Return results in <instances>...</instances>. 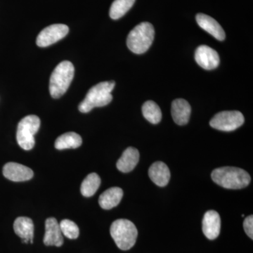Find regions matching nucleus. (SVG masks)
Wrapping results in <instances>:
<instances>
[{"mask_svg":"<svg viewBox=\"0 0 253 253\" xmlns=\"http://www.w3.org/2000/svg\"><path fill=\"white\" fill-rule=\"evenodd\" d=\"M212 180L225 189H240L249 186L251 176L241 168L223 167L212 171Z\"/></svg>","mask_w":253,"mask_h":253,"instance_id":"obj_1","label":"nucleus"},{"mask_svg":"<svg viewBox=\"0 0 253 253\" xmlns=\"http://www.w3.org/2000/svg\"><path fill=\"white\" fill-rule=\"evenodd\" d=\"M115 85L114 81H106L92 86L80 104L79 111L83 113H89L94 108L103 107L110 104L113 99L111 91Z\"/></svg>","mask_w":253,"mask_h":253,"instance_id":"obj_2","label":"nucleus"},{"mask_svg":"<svg viewBox=\"0 0 253 253\" xmlns=\"http://www.w3.org/2000/svg\"><path fill=\"white\" fill-rule=\"evenodd\" d=\"M74 74V66L70 61H63L55 68L49 81L50 94L54 99H59L66 92Z\"/></svg>","mask_w":253,"mask_h":253,"instance_id":"obj_3","label":"nucleus"},{"mask_svg":"<svg viewBox=\"0 0 253 253\" xmlns=\"http://www.w3.org/2000/svg\"><path fill=\"white\" fill-rule=\"evenodd\" d=\"M154 26L149 22H142L130 31L126 38V44L131 51L136 54H144L154 42Z\"/></svg>","mask_w":253,"mask_h":253,"instance_id":"obj_4","label":"nucleus"},{"mask_svg":"<svg viewBox=\"0 0 253 253\" xmlns=\"http://www.w3.org/2000/svg\"><path fill=\"white\" fill-rule=\"evenodd\" d=\"M110 233L118 247L122 251L131 249L135 244L138 236L135 225L126 219L113 221Z\"/></svg>","mask_w":253,"mask_h":253,"instance_id":"obj_5","label":"nucleus"},{"mask_svg":"<svg viewBox=\"0 0 253 253\" xmlns=\"http://www.w3.org/2000/svg\"><path fill=\"white\" fill-rule=\"evenodd\" d=\"M41 120L35 115L23 118L18 125L16 139L18 145L26 151H30L34 147L35 134L39 130Z\"/></svg>","mask_w":253,"mask_h":253,"instance_id":"obj_6","label":"nucleus"},{"mask_svg":"<svg viewBox=\"0 0 253 253\" xmlns=\"http://www.w3.org/2000/svg\"><path fill=\"white\" fill-rule=\"evenodd\" d=\"M244 115L237 111H221L216 114L210 122V126L218 130H236L244 123Z\"/></svg>","mask_w":253,"mask_h":253,"instance_id":"obj_7","label":"nucleus"},{"mask_svg":"<svg viewBox=\"0 0 253 253\" xmlns=\"http://www.w3.org/2000/svg\"><path fill=\"white\" fill-rule=\"evenodd\" d=\"M69 28L66 25L54 24L42 30L37 38L36 43L41 47L51 45L67 36Z\"/></svg>","mask_w":253,"mask_h":253,"instance_id":"obj_8","label":"nucleus"},{"mask_svg":"<svg viewBox=\"0 0 253 253\" xmlns=\"http://www.w3.org/2000/svg\"><path fill=\"white\" fill-rule=\"evenodd\" d=\"M195 59L201 67L206 70L214 69L220 61L217 51L206 45L200 46L196 49Z\"/></svg>","mask_w":253,"mask_h":253,"instance_id":"obj_9","label":"nucleus"},{"mask_svg":"<svg viewBox=\"0 0 253 253\" xmlns=\"http://www.w3.org/2000/svg\"><path fill=\"white\" fill-rule=\"evenodd\" d=\"M3 174L6 179L16 182L30 180L34 175L31 168L16 163H8L3 168Z\"/></svg>","mask_w":253,"mask_h":253,"instance_id":"obj_10","label":"nucleus"},{"mask_svg":"<svg viewBox=\"0 0 253 253\" xmlns=\"http://www.w3.org/2000/svg\"><path fill=\"white\" fill-rule=\"evenodd\" d=\"M203 232L210 240L217 239L220 234L221 219L217 212L209 211L204 214L203 219Z\"/></svg>","mask_w":253,"mask_h":253,"instance_id":"obj_11","label":"nucleus"},{"mask_svg":"<svg viewBox=\"0 0 253 253\" xmlns=\"http://www.w3.org/2000/svg\"><path fill=\"white\" fill-rule=\"evenodd\" d=\"M44 244L46 246L61 247L63 244V238L57 220L54 217L48 218L45 221V234Z\"/></svg>","mask_w":253,"mask_h":253,"instance_id":"obj_12","label":"nucleus"},{"mask_svg":"<svg viewBox=\"0 0 253 253\" xmlns=\"http://www.w3.org/2000/svg\"><path fill=\"white\" fill-rule=\"evenodd\" d=\"M196 18L200 27L208 32L215 39L220 41L225 39V32L214 18L204 14H198Z\"/></svg>","mask_w":253,"mask_h":253,"instance_id":"obj_13","label":"nucleus"},{"mask_svg":"<svg viewBox=\"0 0 253 253\" xmlns=\"http://www.w3.org/2000/svg\"><path fill=\"white\" fill-rule=\"evenodd\" d=\"M14 229L16 235L22 239L23 244H33L34 224L31 218L19 217L14 223Z\"/></svg>","mask_w":253,"mask_h":253,"instance_id":"obj_14","label":"nucleus"},{"mask_svg":"<svg viewBox=\"0 0 253 253\" xmlns=\"http://www.w3.org/2000/svg\"><path fill=\"white\" fill-rule=\"evenodd\" d=\"M171 112L174 122L179 126H184L189 121L191 106L185 99H175L173 101Z\"/></svg>","mask_w":253,"mask_h":253,"instance_id":"obj_15","label":"nucleus"},{"mask_svg":"<svg viewBox=\"0 0 253 253\" xmlns=\"http://www.w3.org/2000/svg\"><path fill=\"white\" fill-rule=\"evenodd\" d=\"M149 176L157 186H166L170 179V172L166 163L156 162L149 169Z\"/></svg>","mask_w":253,"mask_h":253,"instance_id":"obj_16","label":"nucleus"},{"mask_svg":"<svg viewBox=\"0 0 253 253\" xmlns=\"http://www.w3.org/2000/svg\"><path fill=\"white\" fill-rule=\"evenodd\" d=\"M139 161V151L135 148L129 147L123 152L122 156L118 160L116 166L118 170L127 173L134 169Z\"/></svg>","mask_w":253,"mask_h":253,"instance_id":"obj_17","label":"nucleus"},{"mask_svg":"<svg viewBox=\"0 0 253 253\" xmlns=\"http://www.w3.org/2000/svg\"><path fill=\"white\" fill-rule=\"evenodd\" d=\"M123 196V191L121 188H110L100 196L99 204L103 209L111 210L120 204Z\"/></svg>","mask_w":253,"mask_h":253,"instance_id":"obj_18","label":"nucleus"},{"mask_svg":"<svg viewBox=\"0 0 253 253\" xmlns=\"http://www.w3.org/2000/svg\"><path fill=\"white\" fill-rule=\"evenodd\" d=\"M83 139L76 132H67L59 136L55 141V148L58 150L77 149L81 146Z\"/></svg>","mask_w":253,"mask_h":253,"instance_id":"obj_19","label":"nucleus"},{"mask_svg":"<svg viewBox=\"0 0 253 253\" xmlns=\"http://www.w3.org/2000/svg\"><path fill=\"white\" fill-rule=\"evenodd\" d=\"M101 184V178L96 173L86 176L81 184V194L84 197H91L95 194Z\"/></svg>","mask_w":253,"mask_h":253,"instance_id":"obj_20","label":"nucleus"},{"mask_svg":"<svg viewBox=\"0 0 253 253\" xmlns=\"http://www.w3.org/2000/svg\"><path fill=\"white\" fill-rule=\"evenodd\" d=\"M142 114L149 122L158 124L162 119V112L158 105L153 101H147L142 106Z\"/></svg>","mask_w":253,"mask_h":253,"instance_id":"obj_21","label":"nucleus"},{"mask_svg":"<svg viewBox=\"0 0 253 253\" xmlns=\"http://www.w3.org/2000/svg\"><path fill=\"white\" fill-rule=\"evenodd\" d=\"M136 0H115L110 8V17L113 20L119 19L132 7Z\"/></svg>","mask_w":253,"mask_h":253,"instance_id":"obj_22","label":"nucleus"},{"mask_svg":"<svg viewBox=\"0 0 253 253\" xmlns=\"http://www.w3.org/2000/svg\"><path fill=\"white\" fill-rule=\"evenodd\" d=\"M63 235L69 239H78L80 234L79 228L74 221L70 219H63L59 224Z\"/></svg>","mask_w":253,"mask_h":253,"instance_id":"obj_23","label":"nucleus"},{"mask_svg":"<svg viewBox=\"0 0 253 253\" xmlns=\"http://www.w3.org/2000/svg\"><path fill=\"white\" fill-rule=\"evenodd\" d=\"M244 229L248 236L253 239V216L250 215L245 219L244 221Z\"/></svg>","mask_w":253,"mask_h":253,"instance_id":"obj_24","label":"nucleus"}]
</instances>
